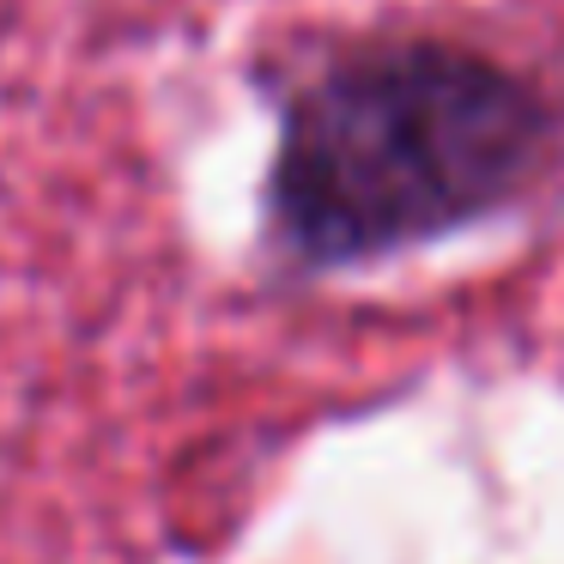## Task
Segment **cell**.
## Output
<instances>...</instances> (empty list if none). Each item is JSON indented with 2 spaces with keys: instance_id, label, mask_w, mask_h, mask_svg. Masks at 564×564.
<instances>
[{
  "instance_id": "6da1fadb",
  "label": "cell",
  "mask_w": 564,
  "mask_h": 564,
  "mask_svg": "<svg viewBox=\"0 0 564 564\" xmlns=\"http://www.w3.org/2000/svg\"><path fill=\"white\" fill-rule=\"evenodd\" d=\"M564 164V98L467 37L401 31L328 55L285 98L261 183L280 268L352 273L528 207Z\"/></svg>"
}]
</instances>
